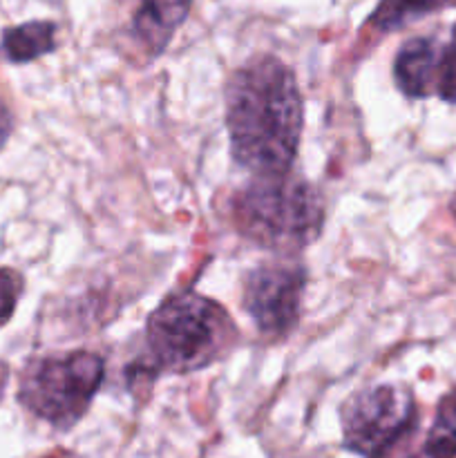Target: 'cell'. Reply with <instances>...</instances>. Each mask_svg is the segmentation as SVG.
I'll return each instance as SVG.
<instances>
[{
    "label": "cell",
    "instance_id": "obj_1",
    "mask_svg": "<svg viewBox=\"0 0 456 458\" xmlns=\"http://www.w3.org/2000/svg\"><path fill=\"white\" fill-rule=\"evenodd\" d=\"M226 130L231 155L253 174L289 173L304 128L298 79L275 56H255L226 83Z\"/></svg>",
    "mask_w": 456,
    "mask_h": 458
},
{
    "label": "cell",
    "instance_id": "obj_2",
    "mask_svg": "<svg viewBox=\"0 0 456 458\" xmlns=\"http://www.w3.org/2000/svg\"><path fill=\"white\" fill-rule=\"evenodd\" d=\"M237 340L226 309L197 291L168 295L146 322V356L128 367L130 383L210 367Z\"/></svg>",
    "mask_w": 456,
    "mask_h": 458
},
{
    "label": "cell",
    "instance_id": "obj_3",
    "mask_svg": "<svg viewBox=\"0 0 456 458\" xmlns=\"http://www.w3.org/2000/svg\"><path fill=\"white\" fill-rule=\"evenodd\" d=\"M325 201L317 188L289 173L253 174L231 197V222L250 244L298 253L320 237Z\"/></svg>",
    "mask_w": 456,
    "mask_h": 458
},
{
    "label": "cell",
    "instance_id": "obj_4",
    "mask_svg": "<svg viewBox=\"0 0 456 458\" xmlns=\"http://www.w3.org/2000/svg\"><path fill=\"white\" fill-rule=\"evenodd\" d=\"M106 378V362L94 352L49 353L27 362L18 383V403L58 432L83 420Z\"/></svg>",
    "mask_w": 456,
    "mask_h": 458
},
{
    "label": "cell",
    "instance_id": "obj_5",
    "mask_svg": "<svg viewBox=\"0 0 456 458\" xmlns=\"http://www.w3.org/2000/svg\"><path fill=\"white\" fill-rule=\"evenodd\" d=\"M414 394L402 385H376L351 394L340 407L342 447L360 458H387L416 428Z\"/></svg>",
    "mask_w": 456,
    "mask_h": 458
},
{
    "label": "cell",
    "instance_id": "obj_6",
    "mask_svg": "<svg viewBox=\"0 0 456 458\" xmlns=\"http://www.w3.org/2000/svg\"><path fill=\"white\" fill-rule=\"evenodd\" d=\"M307 268L293 259L259 264L246 276L244 311L259 335L268 340L286 338L302 316Z\"/></svg>",
    "mask_w": 456,
    "mask_h": 458
},
{
    "label": "cell",
    "instance_id": "obj_7",
    "mask_svg": "<svg viewBox=\"0 0 456 458\" xmlns=\"http://www.w3.org/2000/svg\"><path fill=\"white\" fill-rule=\"evenodd\" d=\"M190 9L192 0H139L130 30L141 49L150 56H159L173 40L174 31L188 21Z\"/></svg>",
    "mask_w": 456,
    "mask_h": 458
},
{
    "label": "cell",
    "instance_id": "obj_8",
    "mask_svg": "<svg viewBox=\"0 0 456 458\" xmlns=\"http://www.w3.org/2000/svg\"><path fill=\"white\" fill-rule=\"evenodd\" d=\"M438 38L414 36L405 40L393 58V81L410 98L434 97V67H436Z\"/></svg>",
    "mask_w": 456,
    "mask_h": 458
},
{
    "label": "cell",
    "instance_id": "obj_9",
    "mask_svg": "<svg viewBox=\"0 0 456 458\" xmlns=\"http://www.w3.org/2000/svg\"><path fill=\"white\" fill-rule=\"evenodd\" d=\"M56 22L52 21H30L7 27L0 38V49L12 63L36 61L56 49Z\"/></svg>",
    "mask_w": 456,
    "mask_h": 458
},
{
    "label": "cell",
    "instance_id": "obj_10",
    "mask_svg": "<svg viewBox=\"0 0 456 458\" xmlns=\"http://www.w3.org/2000/svg\"><path fill=\"white\" fill-rule=\"evenodd\" d=\"M450 7H456V0H380L369 16V25L378 31H398Z\"/></svg>",
    "mask_w": 456,
    "mask_h": 458
},
{
    "label": "cell",
    "instance_id": "obj_11",
    "mask_svg": "<svg viewBox=\"0 0 456 458\" xmlns=\"http://www.w3.org/2000/svg\"><path fill=\"white\" fill-rule=\"evenodd\" d=\"M411 458H456V387L441 398L427 438Z\"/></svg>",
    "mask_w": 456,
    "mask_h": 458
},
{
    "label": "cell",
    "instance_id": "obj_12",
    "mask_svg": "<svg viewBox=\"0 0 456 458\" xmlns=\"http://www.w3.org/2000/svg\"><path fill=\"white\" fill-rule=\"evenodd\" d=\"M434 94L445 103H456V25L445 43L438 40L434 67Z\"/></svg>",
    "mask_w": 456,
    "mask_h": 458
},
{
    "label": "cell",
    "instance_id": "obj_13",
    "mask_svg": "<svg viewBox=\"0 0 456 458\" xmlns=\"http://www.w3.org/2000/svg\"><path fill=\"white\" fill-rule=\"evenodd\" d=\"M22 276L13 268H0V325L9 322L22 295Z\"/></svg>",
    "mask_w": 456,
    "mask_h": 458
},
{
    "label": "cell",
    "instance_id": "obj_14",
    "mask_svg": "<svg viewBox=\"0 0 456 458\" xmlns=\"http://www.w3.org/2000/svg\"><path fill=\"white\" fill-rule=\"evenodd\" d=\"M9 134H12V114L7 112V107L0 106V148L7 143Z\"/></svg>",
    "mask_w": 456,
    "mask_h": 458
},
{
    "label": "cell",
    "instance_id": "obj_15",
    "mask_svg": "<svg viewBox=\"0 0 456 458\" xmlns=\"http://www.w3.org/2000/svg\"><path fill=\"white\" fill-rule=\"evenodd\" d=\"M450 210H452V215H454V219H456V192H454V197H452V201H450Z\"/></svg>",
    "mask_w": 456,
    "mask_h": 458
}]
</instances>
